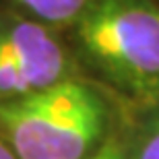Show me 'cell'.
<instances>
[{"instance_id":"8992f818","label":"cell","mask_w":159,"mask_h":159,"mask_svg":"<svg viewBox=\"0 0 159 159\" xmlns=\"http://www.w3.org/2000/svg\"><path fill=\"white\" fill-rule=\"evenodd\" d=\"M139 159H159V124L145 139L141 151H139Z\"/></svg>"},{"instance_id":"9c48e42d","label":"cell","mask_w":159,"mask_h":159,"mask_svg":"<svg viewBox=\"0 0 159 159\" xmlns=\"http://www.w3.org/2000/svg\"><path fill=\"white\" fill-rule=\"evenodd\" d=\"M85 159H99V155H97V151H95L93 155H89V157H85Z\"/></svg>"},{"instance_id":"277c9868","label":"cell","mask_w":159,"mask_h":159,"mask_svg":"<svg viewBox=\"0 0 159 159\" xmlns=\"http://www.w3.org/2000/svg\"><path fill=\"white\" fill-rule=\"evenodd\" d=\"M35 17L48 23H68L87 11L91 0H19Z\"/></svg>"},{"instance_id":"52a82bcc","label":"cell","mask_w":159,"mask_h":159,"mask_svg":"<svg viewBox=\"0 0 159 159\" xmlns=\"http://www.w3.org/2000/svg\"><path fill=\"white\" fill-rule=\"evenodd\" d=\"M97 155H99V159H124L122 147H120L114 139H110V141L103 143V145L97 149Z\"/></svg>"},{"instance_id":"3957f363","label":"cell","mask_w":159,"mask_h":159,"mask_svg":"<svg viewBox=\"0 0 159 159\" xmlns=\"http://www.w3.org/2000/svg\"><path fill=\"white\" fill-rule=\"evenodd\" d=\"M0 52L11 56L29 81L31 93L62 81L66 70L64 52L43 27L19 23L0 33Z\"/></svg>"},{"instance_id":"ba28073f","label":"cell","mask_w":159,"mask_h":159,"mask_svg":"<svg viewBox=\"0 0 159 159\" xmlns=\"http://www.w3.org/2000/svg\"><path fill=\"white\" fill-rule=\"evenodd\" d=\"M0 159H19L17 155H15V151H12L4 141H0Z\"/></svg>"},{"instance_id":"7a4b0ae2","label":"cell","mask_w":159,"mask_h":159,"mask_svg":"<svg viewBox=\"0 0 159 159\" xmlns=\"http://www.w3.org/2000/svg\"><path fill=\"white\" fill-rule=\"evenodd\" d=\"M85 52L136 95H159V6L147 0H97L79 17Z\"/></svg>"},{"instance_id":"6da1fadb","label":"cell","mask_w":159,"mask_h":159,"mask_svg":"<svg viewBox=\"0 0 159 159\" xmlns=\"http://www.w3.org/2000/svg\"><path fill=\"white\" fill-rule=\"evenodd\" d=\"M103 128V103L81 81L0 99V134L19 159H85Z\"/></svg>"},{"instance_id":"5b68a950","label":"cell","mask_w":159,"mask_h":159,"mask_svg":"<svg viewBox=\"0 0 159 159\" xmlns=\"http://www.w3.org/2000/svg\"><path fill=\"white\" fill-rule=\"evenodd\" d=\"M27 93H31V87L21 66L11 56L0 52V99H11Z\"/></svg>"}]
</instances>
